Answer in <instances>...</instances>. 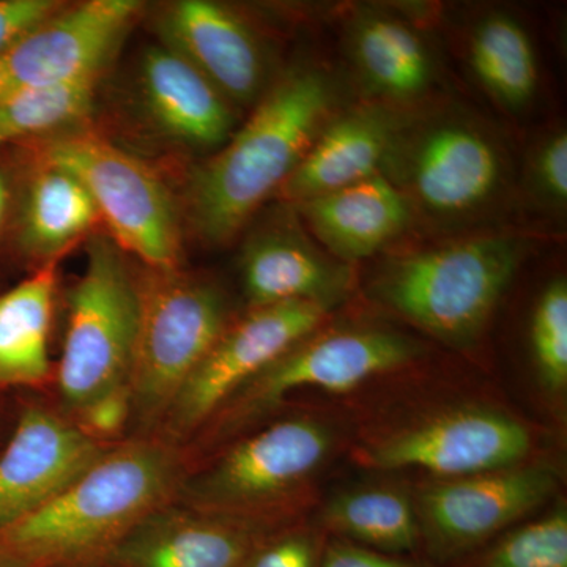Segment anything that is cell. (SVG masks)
Returning <instances> with one entry per match:
<instances>
[{
	"label": "cell",
	"mask_w": 567,
	"mask_h": 567,
	"mask_svg": "<svg viewBox=\"0 0 567 567\" xmlns=\"http://www.w3.org/2000/svg\"><path fill=\"white\" fill-rule=\"evenodd\" d=\"M320 567H421L372 548L358 546L344 539H331L324 544Z\"/></svg>",
	"instance_id": "obj_33"
},
{
	"label": "cell",
	"mask_w": 567,
	"mask_h": 567,
	"mask_svg": "<svg viewBox=\"0 0 567 567\" xmlns=\"http://www.w3.org/2000/svg\"><path fill=\"white\" fill-rule=\"evenodd\" d=\"M346 50L369 102L416 110L436 84L431 44L413 22L385 9L361 7L347 22Z\"/></svg>",
	"instance_id": "obj_18"
},
{
	"label": "cell",
	"mask_w": 567,
	"mask_h": 567,
	"mask_svg": "<svg viewBox=\"0 0 567 567\" xmlns=\"http://www.w3.org/2000/svg\"><path fill=\"white\" fill-rule=\"evenodd\" d=\"M271 221L254 230L241 249V284L249 309L309 301L333 311L352 289L353 265L324 251L298 213Z\"/></svg>",
	"instance_id": "obj_15"
},
{
	"label": "cell",
	"mask_w": 567,
	"mask_h": 567,
	"mask_svg": "<svg viewBox=\"0 0 567 567\" xmlns=\"http://www.w3.org/2000/svg\"><path fill=\"white\" fill-rule=\"evenodd\" d=\"M293 207L317 244L349 265L385 252L417 221L405 194L382 174Z\"/></svg>",
	"instance_id": "obj_20"
},
{
	"label": "cell",
	"mask_w": 567,
	"mask_h": 567,
	"mask_svg": "<svg viewBox=\"0 0 567 567\" xmlns=\"http://www.w3.org/2000/svg\"><path fill=\"white\" fill-rule=\"evenodd\" d=\"M420 354L415 339L390 328L317 330L249 380L196 436L218 442L267 416L293 391L317 388L349 393L374 377L404 368Z\"/></svg>",
	"instance_id": "obj_8"
},
{
	"label": "cell",
	"mask_w": 567,
	"mask_h": 567,
	"mask_svg": "<svg viewBox=\"0 0 567 567\" xmlns=\"http://www.w3.org/2000/svg\"><path fill=\"white\" fill-rule=\"evenodd\" d=\"M324 544L309 529H275L238 567H320Z\"/></svg>",
	"instance_id": "obj_30"
},
{
	"label": "cell",
	"mask_w": 567,
	"mask_h": 567,
	"mask_svg": "<svg viewBox=\"0 0 567 567\" xmlns=\"http://www.w3.org/2000/svg\"><path fill=\"white\" fill-rule=\"evenodd\" d=\"M275 529L213 516L174 499L134 527L107 567H238Z\"/></svg>",
	"instance_id": "obj_19"
},
{
	"label": "cell",
	"mask_w": 567,
	"mask_h": 567,
	"mask_svg": "<svg viewBox=\"0 0 567 567\" xmlns=\"http://www.w3.org/2000/svg\"><path fill=\"white\" fill-rule=\"evenodd\" d=\"M58 264L0 295V388L39 386L51 379L50 330Z\"/></svg>",
	"instance_id": "obj_22"
},
{
	"label": "cell",
	"mask_w": 567,
	"mask_h": 567,
	"mask_svg": "<svg viewBox=\"0 0 567 567\" xmlns=\"http://www.w3.org/2000/svg\"><path fill=\"white\" fill-rule=\"evenodd\" d=\"M99 80L84 78L0 99V147L76 125L92 111Z\"/></svg>",
	"instance_id": "obj_26"
},
{
	"label": "cell",
	"mask_w": 567,
	"mask_h": 567,
	"mask_svg": "<svg viewBox=\"0 0 567 567\" xmlns=\"http://www.w3.org/2000/svg\"><path fill=\"white\" fill-rule=\"evenodd\" d=\"M140 10L136 0L63 7L0 52V99L100 76Z\"/></svg>",
	"instance_id": "obj_13"
},
{
	"label": "cell",
	"mask_w": 567,
	"mask_h": 567,
	"mask_svg": "<svg viewBox=\"0 0 567 567\" xmlns=\"http://www.w3.org/2000/svg\"><path fill=\"white\" fill-rule=\"evenodd\" d=\"M164 47L182 55L230 104H252L267 87V58L259 37L234 10L210 0H181L159 20Z\"/></svg>",
	"instance_id": "obj_16"
},
{
	"label": "cell",
	"mask_w": 567,
	"mask_h": 567,
	"mask_svg": "<svg viewBox=\"0 0 567 567\" xmlns=\"http://www.w3.org/2000/svg\"><path fill=\"white\" fill-rule=\"evenodd\" d=\"M529 342L533 360L544 385L551 393H561L567 386V284L557 278L547 284L537 298Z\"/></svg>",
	"instance_id": "obj_27"
},
{
	"label": "cell",
	"mask_w": 567,
	"mask_h": 567,
	"mask_svg": "<svg viewBox=\"0 0 567 567\" xmlns=\"http://www.w3.org/2000/svg\"><path fill=\"white\" fill-rule=\"evenodd\" d=\"M557 484V473L536 465L436 481L415 505L421 540L440 561L464 557L543 505Z\"/></svg>",
	"instance_id": "obj_12"
},
{
	"label": "cell",
	"mask_w": 567,
	"mask_h": 567,
	"mask_svg": "<svg viewBox=\"0 0 567 567\" xmlns=\"http://www.w3.org/2000/svg\"><path fill=\"white\" fill-rule=\"evenodd\" d=\"M99 208L76 175L41 163L29 188L22 218V241L47 262L76 244L100 221Z\"/></svg>",
	"instance_id": "obj_24"
},
{
	"label": "cell",
	"mask_w": 567,
	"mask_h": 567,
	"mask_svg": "<svg viewBox=\"0 0 567 567\" xmlns=\"http://www.w3.org/2000/svg\"><path fill=\"white\" fill-rule=\"evenodd\" d=\"M322 524L338 539L401 555L421 543L416 506L404 492L386 487L354 488L327 503Z\"/></svg>",
	"instance_id": "obj_25"
},
{
	"label": "cell",
	"mask_w": 567,
	"mask_h": 567,
	"mask_svg": "<svg viewBox=\"0 0 567 567\" xmlns=\"http://www.w3.org/2000/svg\"><path fill=\"white\" fill-rule=\"evenodd\" d=\"M331 451V434L309 417L260 429L210 465L189 470L175 502L203 513L276 528V507L315 475Z\"/></svg>",
	"instance_id": "obj_7"
},
{
	"label": "cell",
	"mask_w": 567,
	"mask_h": 567,
	"mask_svg": "<svg viewBox=\"0 0 567 567\" xmlns=\"http://www.w3.org/2000/svg\"><path fill=\"white\" fill-rule=\"evenodd\" d=\"M188 472L185 447L130 436L50 505L0 533V546L32 567H107L136 525L177 498Z\"/></svg>",
	"instance_id": "obj_2"
},
{
	"label": "cell",
	"mask_w": 567,
	"mask_h": 567,
	"mask_svg": "<svg viewBox=\"0 0 567 567\" xmlns=\"http://www.w3.org/2000/svg\"><path fill=\"white\" fill-rule=\"evenodd\" d=\"M527 186L537 203L548 210L567 207V133L557 128L543 137L529 152Z\"/></svg>",
	"instance_id": "obj_29"
},
{
	"label": "cell",
	"mask_w": 567,
	"mask_h": 567,
	"mask_svg": "<svg viewBox=\"0 0 567 567\" xmlns=\"http://www.w3.org/2000/svg\"><path fill=\"white\" fill-rule=\"evenodd\" d=\"M126 254L110 235L87 245L84 274L69 293L58 368L63 413L74 416L114 388L128 385L140 293Z\"/></svg>",
	"instance_id": "obj_6"
},
{
	"label": "cell",
	"mask_w": 567,
	"mask_h": 567,
	"mask_svg": "<svg viewBox=\"0 0 567 567\" xmlns=\"http://www.w3.org/2000/svg\"><path fill=\"white\" fill-rule=\"evenodd\" d=\"M140 87L153 125L171 140L216 152L233 136V104L171 48L163 44L145 51Z\"/></svg>",
	"instance_id": "obj_21"
},
{
	"label": "cell",
	"mask_w": 567,
	"mask_h": 567,
	"mask_svg": "<svg viewBox=\"0 0 567 567\" xmlns=\"http://www.w3.org/2000/svg\"><path fill=\"white\" fill-rule=\"evenodd\" d=\"M43 163L76 175L91 193L110 237L145 268H181L182 235L166 186L151 167L92 133L48 142Z\"/></svg>",
	"instance_id": "obj_9"
},
{
	"label": "cell",
	"mask_w": 567,
	"mask_h": 567,
	"mask_svg": "<svg viewBox=\"0 0 567 567\" xmlns=\"http://www.w3.org/2000/svg\"><path fill=\"white\" fill-rule=\"evenodd\" d=\"M85 435L104 446L122 442V435L133 423V401L130 385H122L100 395L71 416Z\"/></svg>",
	"instance_id": "obj_31"
},
{
	"label": "cell",
	"mask_w": 567,
	"mask_h": 567,
	"mask_svg": "<svg viewBox=\"0 0 567 567\" xmlns=\"http://www.w3.org/2000/svg\"><path fill=\"white\" fill-rule=\"evenodd\" d=\"M330 312L322 305L290 301L252 308L233 320L186 380L155 435L185 447L249 380L320 330Z\"/></svg>",
	"instance_id": "obj_10"
},
{
	"label": "cell",
	"mask_w": 567,
	"mask_h": 567,
	"mask_svg": "<svg viewBox=\"0 0 567 567\" xmlns=\"http://www.w3.org/2000/svg\"><path fill=\"white\" fill-rule=\"evenodd\" d=\"M344 107L341 84L322 63H298L282 74L245 125L194 173L188 216L197 237L230 244Z\"/></svg>",
	"instance_id": "obj_1"
},
{
	"label": "cell",
	"mask_w": 567,
	"mask_h": 567,
	"mask_svg": "<svg viewBox=\"0 0 567 567\" xmlns=\"http://www.w3.org/2000/svg\"><path fill=\"white\" fill-rule=\"evenodd\" d=\"M140 293L130 391L136 435H155L186 380L230 319L216 284L181 268L136 274Z\"/></svg>",
	"instance_id": "obj_5"
},
{
	"label": "cell",
	"mask_w": 567,
	"mask_h": 567,
	"mask_svg": "<svg viewBox=\"0 0 567 567\" xmlns=\"http://www.w3.org/2000/svg\"><path fill=\"white\" fill-rule=\"evenodd\" d=\"M10 200V182L7 175L0 173V226L6 219L7 210H9Z\"/></svg>",
	"instance_id": "obj_34"
},
{
	"label": "cell",
	"mask_w": 567,
	"mask_h": 567,
	"mask_svg": "<svg viewBox=\"0 0 567 567\" xmlns=\"http://www.w3.org/2000/svg\"><path fill=\"white\" fill-rule=\"evenodd\" d=\"M62 9L58 0H0V52Z\"/></svg>",
	"instance_id": "obj_32"
},
{
	"label": "cell",
	"mask_w": 567,
	"mask_h": 567,
	"mask_svg": "<svg viewBox=\"0 0 567 567\" xmlns=\"http://www.w3.org/2000/svg\"><path fill=\"white\" fill-rule=\"evenodd\" d=\"M417 219L468 223L498 204L509 183L505 145L480 118L458 110L413 112L383 174Z\"/></svg>",
	"instance_id": "obj_4"
},
{
	"label": "cell",
	"mask_w": 567,
	"mask_h": 567,
	"mask_svg": "<svg viewBox=\"0 0 567 567\" xmlns=\"http://www.w3.org/2000/svg\"><path fill=\"white\" fill-rule=\"evenodd\" d=\"M0 567H32L9 548L0 546Z\"/></svg>",
	"instance_id": "obj_35"
},
{
	"label": "cell",
	"mask_w": 567,
	"mask_h": 567,
	"mask_svg": "<svg viewBox=\"0 0 567 567\" xmlns=\"http://www.w3.org/2000/svg\"><path fill=\"white\" fill-rule=\"evenodd\" d=\"M466 58L477 82L507 111H522L535 100L539 66L535 44L517 18L491 11L475 22Z\"/></svg>",
	"instance_id": "obj_23"
},
{
	"label": "cell",
	"mask_w": 567,
	"mask_h": 567,
	"mask_svg": "<svg viewBox=\"0 0 567 567\" xmlns=\"http://www.w3.org/2000/svg\"><path fill=\"white\" fill-rule=\"evenodd\" d=\"M528 248L520 235L483 234L390 254L372 271L369 295L432 338L470 346L486 330Z\"/></svg>",
	"instance_id": "obj_3"
},
{
	"label": "cell",
	"mask_w": 567,
	"mask_h": 567,
	"mask_svg": "<svg viewBox=\"0 0 567 567\" xmlns=\"http://www.w3.org/2000/svg\"><path fill=\"white\" fill-rule=\"evenodd\" d=\"M480 567H567L565 507L514 529L488 551Z\"/></svg>",
	"instance_id": "obj_28"
},
{
	"label": "cell",
	"mask_w": 567,
	"mask_h": 567,
	"mask_svg": "<svg viewBox=\"0 0 567 567\" xmlns=\"http://www.w3.org/2000/svg\"><path fill=\"white\" fill-rule=\"evenodd\" d=\"M110 447L65 413L25 405L0 453V533L54 502Z\"/></svg>",
	"instance_id": "obj_14"
},
{
	"label": "cell",
	"mask_w": 567,
	"mask_h": 567,
	"mask_svg": "<svg viewBox=\"0 0 567 567\" xmlns=\"http://www.w3.org/2000/svg\"><path fill=\"white\" fill-rule=\"evenodd\" d=\"M529 451L532 435L520 421L484 406H461L361 447L358 464L421 468L454 480L513 468Z\"/></svg>",
	"instance_id": "obj_11"
},
{
	"label": "cell",
	"mask_w": 567,
	"mask_h": 567,
	"mask_svg": "<svg viewBox=\"0 0 567 567\" xmlns=\"http://www.w3.org/2000/svg\"><path fill=\"white\" fill-rule=\"evenodd\" d=\"M415 111L369 100L344 107L324 126L279 196L297 205L383 174L399 133Z\"/></svg>",
	"instance_id": "obj_17"
}]
</instances>
